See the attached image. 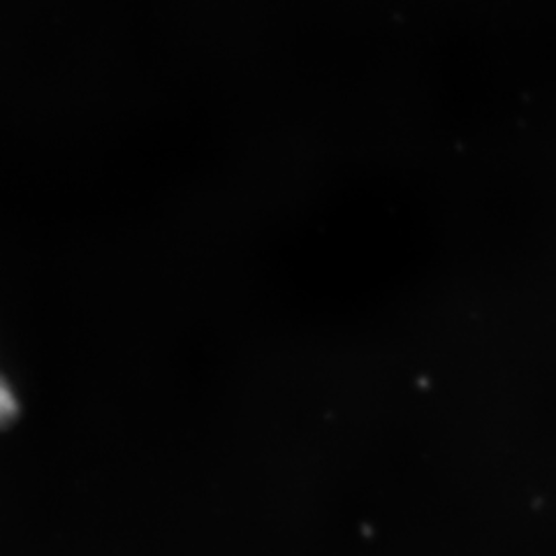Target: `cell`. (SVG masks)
<instances>
[{
	"instance_id": "cell-1",
	"label": "cell",
	"mask_w": 556,
	"mask_h": 556,
	"mask_svg": "<svg viewBox=\"0 0 556 556\" xmlns=\"http://www.w3.org/2000/svg\"><path fill=\"white\" fill-rule=\"evenodd\" d=\"M16 413V402H14V394L10 392L8 382L0 378V425L12 420Z\"/></svg>"
}]
</instances>
